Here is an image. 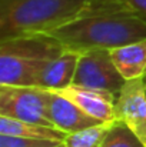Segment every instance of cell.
<instances>
[{
  "instance_id": "6da1fadb",
  "label": "cell",
  "mask_w": 146,
  "mask_h": 147,
  "mask_svg": "<svg viewBox=\"0 0 146 147\" xmlns=\"http://www.w3.org/2000/svg\"><path fill=\"white\" fill-rule=\"evenodd\" d=\"M128 11L119 0H0V40L49 33L85 16Z\"/></svg>"
},
{
  "instance_id": "7a4b0ae2",
  "label": "cell",
  "mask_w": 146,
  "mask_h": 147,
  "mask_svg": "<svg viewBox=\"0 0 146 147\" xmlns=\"http://www.w3.org/2000/svg\"><path fill=\"white\" fill-rule=\"evenodd\" d=\"M66 50L83 53L115 49L146 39V22L129 11H112L85 16L49 32Z\"/></svg>"
},
{
  "instance_id": "3957f363",
  "label": "cell",
  "mask_w": 146,
  "mask_h": 147,
  "mask_svg": "<svg viewBox=\"0 0 146 147\" xmlns=\"http://www.w3.org/2000/svg\"><path fill=\"white\" fill-rule=\"evenodd\" d=\"M65 46L49 33L22 34L0 40V84L30 86L35 74Z\"/></svg>"
},
{
  "instance_id": "277c9868",
  "label": "cell",
  "mask_w": 146,
  "mask_h": 147,
  "mask_svg": "<svg viewBox=\"0 0 146 147\" xmlns=\"http://www.w3.org/2000/svg\"><path fill=\"white\" fill-rule=\"evenodd\" d=\"M50 90L0 84V116L53 127L49 117Z\"/></svg>"
},
{
  "instance_id": "5b68a950",
  "label": "cell",
  "mask_w": 146,
  "mask_h": 147,
  "mask_svg": "<svg viewBox=\"0 0 146 147\" xmlns=\"http://www.w3.org/2000/svg\"><path fill=\"white\" fill-rule=\"evenodd\" d=\"M126 80L119 73L107 49L88 50L80 53L72 84L112 92L117 96Z\"/></svg>"
},
{
  "instance_id": "8992f818",
  "label": "cell",
  "mask_w": 146,
  "mask_h": 147,
  "mask_svg": "<svg viewBox=\"0 0 146 147\" xmlns=\"http://www.w3.org/2000/svg\"><path fill=\"white\" fill-rule=\"evenodd\" d=\"M115 121L125 124L146 146V82L145 77L128 80L115 101Z\"/></svg>"
},
{
  "instance_id": "52a82bcc",
  "label": "cell",
  "mask_w": 146,
  "mask_h": 147,
  "mask_svg": "<svg viewBox=\"0 0 146 147\" xmlns=\"http://www.w3.org/2000/svg\"><path fill=\"white\" fill-rule=\"evenodd\" d=\"M73 101L86 114L102 123L115 121V101L116 94L107 90L89 89L77 84H69L63 89L50 90Z\"/></svg>"
},
{
  "instance_id": "ba28073f",
  "label": "cell",
  "mask_w": 146,
  "mask_h": 147,
  "mask_svg": "<svg viewBox=\"0 0 146 147\" xmlns=\"http://www.w3.org/2000/svg\"><path fill=\"white\" fill-rule=\"evenodd\" d=\"M79 56L80 53L65 50L60 56L49 60L46 64L42 66V69L35 74L30 86L45 90H56L72 84Z\"/></svg>"
},
{
  "instance_id": "9c48e42d",
  "label": "cell",
  "mask_w": 146,
  "mask_h": 147,
  "mask_svg": "<svg viewBox=\"0 0 146 147\" xmlns=\"http://www.w3.org/2000/svg\"><path fill=\"white\" fill-rule=\"evenodd\" d=\"M49 117L53 127L62 130L66 134L83 130L86 127L99 124L96 119L86 114L80 107H77L73 101L63 97L57 93L50 92V101H49Z\"/></svg>"
},
{
  "instance_id": "30bf717a",
  "label": "cell",
  "mask_w": 146,
  "mask_h": 147,
  "mask_svg": "<svg viewBox=\"0 0 146 147\" xmlns=\"http://www.w3.org/2000/svg\"><path fill=\"white\" fill-rule=\"evenodd\" d=\"M109 51L115 66L126 82L146 76V39L110 49Z\"/></svg>"
},
{
  "instance_id": "8fae6325",
  "label": "cell",
  "mask_w": 146,
  "mask_h": 147,
  "mask_svg": "<svg viewBox=\"0 0 146 147\" xmlns=\"http://www.w3.org/2000/svg\"><path fill=\"white\" fill-rule=\"evenodd\" d=\"M0 134L6 136H22V137H33L43 140L63 142L66 139V133L56 127L43 126L37 123H29L6 116H0Z\"/></svg>"
},
{
  "instance_id": "7c38bea8",
  "label": "cell",
  "mask_w": 146,
  "mask_h": 147,
  "mask_svg": "<svg viewBox=\"0 0 146 147\" xmlns=\"http://www.w3.org/2000/svg\"><path fill=\"white\" fill-rule=\"evenodd\" d=\"M113 121L99 123L95 126L86 127L83 130L70 133L63 140L65 147H100L105 137L107 136Z\"/></svg>"
},
{
  "instance_id": "4fadbf2b",
  "label": "cell",
  "mask_w": 146,
  "mask_h": 147,
  "mask_svg": "<svg viewBox=\"0 0 146 147\" xmlns=\"http://www.w3.org/2000/svg\"><path fill=\"white\" fill-rule=\"evenodd\" d=\"M100 147H146L125 124L113 121Z\"/></svg>"
},
{
  "instance_id": "5bb4252c",
  "label": "cell",
  "mask_w": 146,
  "mask_h": 147,
  "mask_svg": "<svg viewBox=\"0 0 146 147\" xmlns=\"http://www.w3.org/2000/svg\"><path fill=\"white\" fill-rule=\"evenodd\" d=\"M59 143H63V142L0 134V147H54Z\"/></svg>"
},
{
  "instance_id": "9a60e30c",
  "label": "cell",
  "mask_w": 146,
  "mask_h": 147,
  "mask_svg": "<svg viewBox=\"0 0 146 147\" xmlns=\"http://www.w3.org/2000/svg\"><path fill=\"white\" fill-rule=\"evenodd\" d=\"M119 1L129 13L146 22V0H119Z\"/></svg>"
},
{
  "instance_id": "2e32d148",
  "label": "cell",
  "mask_w": 146,
  "mask_h": 147,
  "mask_svg": "<svg viewBox=\"0 0 146 147\" xmlns=\"http://www.w3.org/2000/svg\"><path fill=\"white\" fill-rule=\"evenodd\" d=\"M54 147H65V144H63V143H59L57 146H54Z\"/></svg>"
},
{
  "instance_id": "e0dca14e",
  "label": "cell",
  "mask_w": 146,
  "mask_h": 147,
  "mask_svg": "<svg viewBox=\"0 0 146 147\" xmlns=\"http://www.w3.org/2000/svg\"><path fill=\"white\" fill-rule=\"evenodd\" d=\"M145 82H146V76H145Z\"/></svg>"
}]
</instances>
